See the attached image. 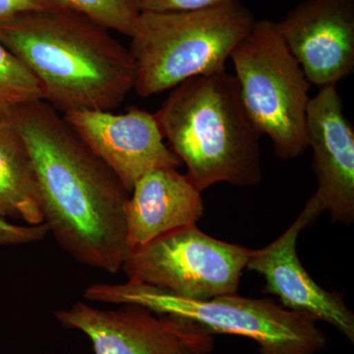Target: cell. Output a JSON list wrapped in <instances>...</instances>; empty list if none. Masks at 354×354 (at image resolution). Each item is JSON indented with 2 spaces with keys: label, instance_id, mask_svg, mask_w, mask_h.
<instances>
[{
  "label": "cell",
  "instance_id": "cell-1",
  "mask_svg": "<svg viewBox=\"0 0 354 354\" xmlns=\"http://www.w3.org/2000/svg\"><path fill=\"white\" fill-rule=\"evenodd\" d=\"M10 121L31 158L48 234L81 264L118 274L130 193L48 102L27 104Z\"/></svg>",
  "mask_w": 354,
  "mask_h": 354
},
{
  "label": "cell",
  "instance_id": "cell-2",
  "mask_svg": "<svg viewBox=\"0 0 354 354\" xmlns=\"http://www.w3.org/2000/svg\"><path fill=\"white\" fill-rule=\"evenodd\" d=\"M0 41L35 74L57 111H109L134 88L131 51L80 14L57 8L0 23Z\"/></svg>",
  "mask_w": 354,
  "mask_h": 354
},
{
  "label": "cell",
  "instance_id": "cell-3",
  "mask_svg": "<svg viewBox=\"0 0 354 354\" xmlns=\"http://www.w3.org/2000/svg\"><path fill=\"white\" fill-rule=\"evenodd\" d=\"M155 116L198 190L221 183L253 187L262 181V135L244 108L236 78L225 70L179 84Z\"/></svg>",
  "mask_w": 354,
  "mask_h": 354
},
{
  "label": "cell",
  "instance_id": "cell-4",
  "mask_svg": "<svg viewBox=\"0 0 354 354\" xmlns=\"http://www.w3.org/2000/svg\"><path fill=\"white\" fill-rule=\"evenodd\" d=\"M255 22L241 1L191 11H143L130 48L136 64L134 90L152 97L193 77L225 71Z\"/></svg>",
  "mask_w": 354,
  "mask_h": 354
},
{
  "label": "cell",
  "instance_id": "cell-5",
  "mask_svg": "<svg viewBox=\"0 0 354 354\" xmlns=\"http://www.w3.org/2000/svg\"><path fill=\"white\" fill-rule=\"evenodd\" d=\"M84 297L100 304L138 305L160 315L196 324L212 335H241L257 342L261 354H320L327 348V337L317 321L271 299L236 293L190 300L132 281L94 283L86 288Z\"/></svg>",
  "mask_w": 354,
  "mask_h": 354
},
{
  "label": "cell",
  "instance_id": "cell-6",
  "mask_svg": "<svg viewBox=\"0 0 354 354\" xmlns=\"http://www.w3.org/2000/svg\"><path fill=\"white\" fill-rule=\"evenodd\" d=\"M230 59L244 108L260 134L272 140L276 155L283 160L304 155L312 85L286 48L278 23L256 21Z\"/></svg>",
  "mask_w": 354,
  "mask_h": 354
},
{
  "label": "cell",
  "instance_id": "cell-7",
  "mask_svg": "<svg viewBox=\"0 0 354 354\" xmlns=\"http://www.w3.org/2000/svg\"><path fill=\"white\" fill-rule=\"evenodd\" d=\"M251 249L218 241L197 225L179 228L129 251L128 281L190 300L236 295Z\"/></svg>",
  "mask_w": 354,
  "mask_h": 354
},
{
  "label": "cell",
  "instance_id": "cell-8",
  "mask_svg": "<svg viewBox=\"0 0 354 354\" xmlns=\"http://www.w3.org/2000/svg\"><path fill=\"white\" fill-rule=\"evenodd\" d=\"M55 316L87 335L95 354H211L215 344L214 335L196 324L138 305L104 310L79 301Z\"/></svg>",
  "mask_w": 354,
  "mask_h": 354
},
{
  "label": "cell",
  "instance_id": "cell-9",
  "mask_svg": "<svg viewBox=\"0 0 354 354\" xmlns=\"http://www.w3.org/2000/svg\"><path fill=\"white\" fill-rule=\"evenodd\" d=\"M310 200L297 220L269 245L251 250L246 270L261 274L263 292L278 297L283 308L319 322L330 324L348 342H354V314L341 293L330 292L312 279L298 257L300 232L321 215Z\"/></svg>",
  "mask_w": 354,
  "mask_h": 354
},
{
  "label": "cell",
  "instance_id": "cell-10",
  "mask_svg": "<svg viewBox=\"0 0 354 354\" xmlns=\"http://www.w3.org/2000/svg\"><path fill=\"white\" fill-rule=\"evenodd\" d=\"M278 23L311 85L337 86L354 70V0H304Z\"/></svg>",
  "mask_w": 354,
  "mask_h": 354
},
{
  "label": "cell",
  "instance_id": "cell-11",
  "mask_svg": "<svg viewBox=\"0 0 354 354\" xmlns=\"http://www.w3.org/2000/svg\"><path fill=\"white\" fill-rule=\"evenodd\" d=\"M64 118L129 193L147 172L183 164L165 145L155 114L138 109L122 114L75 111Z\"/></svg>",
  "mask_w": 354,
  "mask_h": 354
},
{
  "label": "cell",
  "instance_id": "cell-12",
  "mask_svg": "<svg viewBox=\"0 0 354 354\" xmlns=\"http://www.w3.org/2000/svg\"><path fill=\"white\" fill-rule=\"evenodd\" d=\"M319 88L306 115L318 184L309 200L321 213L327 211L333 223L348 225L354 220V130L337 86Z\"/></svg>",
  "mask_w": 354,
  "mask_h": 354
},
{
  "label": "cell",
  "instance_id": "cell-13",
  "mask_svg": "<svg viewBox=\"0 0 354 354\" xmlns=\"http://www.w3.org/2000/svg\"><path fill=\"white\" fill-rule=\"evenodd\" d=\"M201 193L176 167L144 174L125 208L128 252L174 230L196 225L204 214Z\"/></svg>",
  "mask_w": 354,
  "mask_h": 354
},
{
  "label": "cell",
  "instance_id": "cell-14",
  "mask_svg": "<svg viewBox=\"0 0 354 354\" xmlns=\"http://www.w3.org/2000/svg\"><path fill=\"white\" fill-rule=\"evenodd\" d=\"M0 216L44 223L31 158L11 121L0 124Z\"/></svg>",
  "mask_w": 354,
  "mask_h": 354
},
{
  "label": "cell",
  "instance_id": "cell-15",
  "mask_svg": "<svg viewBox=\"0 0 354 354\" xmlns=\"http://www.w3.org/2000/svg\"><path fill=\"white\" fill-rule=\"evenodd\" d=\"M44 101L41 83L29 67L0 41V124L32 102Z\"/></svg>",
  "mask_w": 354,
  "mask_h": 354
},
{
  "label": "cell",
  "instance_id": "cell-16",
  "mask_svg": "<svg viewBox=\"0 0 354 354\" xmlns=\"http://www.w3.org/2000/svg\"><path fill=\"white\" fill-rule=\"evenodd\" d=\"M58 8L80 14L104 29L131 37L141 15L138 0H51Z\"/></svg>",
  "mask_w": 354,
  "mask_h": 354
},
{
  "label": "cell",
  "instance_id": "cell-17",
  "mask_svg": "<svg viewBox=\"0 0 354 354\" xmlns=\"http://www.w3.org/2000/svg\"><path fill=\"white\" fill-rule=\"evenodd\" d=\"M48 234L46 223L39 225H15L0 216V247L35 243L43 241Z\"/></svg>",
  "mask_w": 354,
  "mask_h": 354
},
{
  "label": "cell",
  "instance_id": "cell-18",
  "mask_svg": "<svg viewBox=\"0 0 354 354\" xmlns=\"http://www.w3.org/2000/svg\"><path fill=\"white\" fill-rule=\"evenodd\" d=\"M241 0H138L142 12H174L209 8Z\"/></svg>",
  "mask_w": 354,
  "mask_h": 354
},
{
  "label": "cell",
  "instance_id": "cell-19",
  "mask_svg": "<svg viewBox=\"0 0 354 354\" xmlns=\"http://www.w3.org/2000/svg\"><path fill=\"white\" fill-rule=\"evenodd\" d=\"M58 7L51 0H0V23L30 12L53 10Z\"/></svg>",
  "mask_w": 354,
  "mask_h": 354
}]
</instances>
